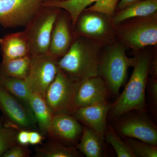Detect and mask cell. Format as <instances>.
I'll list each match as a JSON object with an SVG mask.
<instances>
[{"mask_svg":"<svg viewBox=\"0 0 157 157\" xmlns=\"http://www.w3.org/2000/svg\"><path fill=\"white\" fill-rule=\"evenodd\" d=\"M157 0H142L119 10L113 23L115 25L134 17H147L157 13Z\"/></svg>","mask_w":157,"mask_h":157,"instance_id":"cell-17","label":"cell"},{"mask_svg":"<svg viewBox=\"0 0 157 157\" xmlns=\"http://www.w3.org/2000/svg\"><path fill=\"white\" fill-rule=\"evenodd\" d=\"M110 94L107 85L101 76L82 80L75 98V108L76 109L107 101Z\"/></svg>","mask_w":157,"mask_h":157,"instance_id":"cell-12","label":"cell"},{"mask_svg":"<svg viewBox=\"0 0 157 157\" xmlns=\"http://www.w3.org/2000/svg\"><path fill=\"white\" fill-rule=\"evenodd\" d=\"M42 1H51V0H42Z\"/></svg>","mask_w":157,"mask_h":157,"instance_id":"cell-34","label":"cell"},{"mask_svg":"<svg viewBox=\"0 0 157 157\" xmlns=\"http://www.w3.org/2000/svg\"><path fill=\"white\" fill-rule=\"evenodd\" d=\"M17 141L18 144L27 146L29 144V132L26 130L20 131L17 135Z\"/></svg>","mask_w":157,"mask_h":157,"instance_id":"cell-30","label":"cell"},{"mask_svg":"<svg viewBox=\"0 0 157 157\" xmlns=\"http://www.w3.org/2000/svg\"><path fill=\"white\" fill-rule=\"evenodd\" d=\"M134 58L132 76L109 110L113 118H118L133 110L147 112L146 89L152 57L149 54L144 53Z\"/></svg>","mask_w":157,"mask_h":157,"instance_id":"cell-1","label":"cell"},{"mask_svg":"<svg viewBox=\"0 0 157 157\" xmlns=\"http://www.w3.org/2000/svg\"><path fill=\"white\" fill-rule=\"evenodd\" d=\"M134 62V58L128 57L124 45L120 43L107 46L101 54L98 76L104 79L110 93L118 94Z\"/></svg>","mask_w":157,"mask_h":157,"instance_id":"cell-3","label":"cell"},{"mask_svg":"<svg viewBox=\"0 0 157 157\" xmlns=\"http://www.w3.org/2000/svg\"><path fill=\"white\" fill-rule=\"evenodd\" d=\"M31 56L23 57L2 63L3 74L12 77L25 79L30 69Z\"/></svg>","mask_w":157,"mask_h":157,"instance_id":"cell-22","label":"cell"},{"mask_svg":"<svg viewBox=\"0 0 157 157\" xmlns=\"http://www.w3.org/2000/svg\"><path fill=\"white\" fill-rule=\"evenodd\" d=\"M0 86L30 109L29 102L31 92L25 79L2 74L0 75Z\"/></svg>","mask_w":157,"mask_h":157,"instance_id":"cell-21","label":"cell"},{"mask_svg":"<svg viewBox=\"0 0 157 157\" xmlns=\"http://www.w3.org/2000/svg\"><path fill=\"white\" fill-rule=\"evenodd\" d=\"M80 82L68 76L59 68L45 96V101L53 115L73 114L76 110L75 98Z\"/></svg>","mask_w":157,"mask_h":157,"instance_id":"cell-4","label":"cell"},{"mask_svg":"<svg viewBox=\"0 0 157 157\" xmlns=\"http://www.w3.org/2000/svg\"><path fill=\"white\" fill-rule=\"evenodd\" d=\"M101 53L96 42L78 38L57 62L59 68L68 76L81 80L98 76Z\"/></svg>","mask_w":157,"mask_h":157,"instance_id":"cell-2","label":"cell"},{"mask_svg":"<svg viewBox=\"0 0 157 157\" xmlns=\"http://www.w3.org/2000/svg\"><path fill=\"white\" fill-rule=\"evenodd\" d=\"M146 93L149 106L152 115L157 117V80L156 78L148 79L147 84Z\"/></svg>","mask_w":157,"mask_h":157,"instance_id":"cell-28","label":"cell"},{"mask_svg":"<svg viewBox=\"0 0 157 157\" xmlns=\"http://www.w3.org/2000/svg\"><path fill=\"white\" fill-rule=\"evenodd\" d=\"M29 103L40 131L43 134H47L53 115L45 98L36 93L31 92Z\"/></svg>","mask_w":157,"mask_h":157,"instance_id":"cell-18","label":"cell"},{"mask_svg":"<svg viewBox=\"0 0 157 157\" xmlns=\"http://www.w3.org/2000/svg\"><path fill=\"white\" fill-rule=\"evenodd\" d=\"M2 126V122H1V121L0 120V128Z\"/></svg>","mask_w":157,"mask_h":157,"instance_id":"cell-33","label":"cell"},{"mask_svg":"<svg viewBox=\"0 0 157 157\" xmlns=\"http://www.w3.org/2000/svg\"><path fill=\"white\" fill-rule=\"evenodd\" d=\"M17 133L9 127L0 128V157L8 150L17 144Z\"/></svg>","mask_w":157,"mask_h":157,"instance_id":"cell-26","label":"cell"},{"mask_svg":"<svg viewBox=\"0 0 157 157\" xmlns=\"http://www.w3.org/2000/svg\"><path fill=\"white\" fill-rule=\"evenodd\" d=\"M138 18L121 28L118 32L124 45L134 50H140L157 43L156 13Z\"/></svg>","mask_w":157,"mask_h":157,"instance_id":"cell-5","label":"cell"},{"mask_svg":"<svg viewBox=\"0 0 157 157\" xmlns=\"http://www.w3.org/2000/svg\"><path fill=\"white\" fill-rule=\"evenodd\" d=\"M98 0H51L42 3V6L47 8L61 9L70 14L73 26H75L79 15L88 6Z\"/></svg>","mask_w":157,"mask_h":157,"instance_id":"cell-20","label":"cell"},{"mask_svg":"<svg viewBox=\"0 0 157 157\" xmlns=\"http://www.w3.org/2000/svg\"><path fill=\"white\" fill-rule=\"evenodd\" d=\"M83 128L79 122L72 115L55 114L48 134L56 140L73 143L81 137Z\"/></svg>","mask_w":157,"mask_h":157,"instance_id":"cell-14","label":"cell"},{"mask_svg":"<svg viewBox=\"0 0 157 157\" xmlns=\"http://www.w3.org/2000/svg\"><path fill=\"white\" fill-rule=\"evenodd\" d=\"M126 141L132 148L135 157H157V145L134 138H127Z\"/></svg>","mask_w":157,"mask_h":157,"instance_id":"cell-25","label":"cell"},{"mask_svg":"<svg viewBox=\"0 0 157 157\" xmlns=\"http://www.w3.org/2000/svg\"><path fill=\"white\" fill-rule=\"evenodd\" d=\"M139 113L120 121L117 126L118 132L127 138H134L157 145V126L144 114L145 113Z\"/></svg>","mask_w":157,"mask_h":157,"instance_id":"cell-9","label":"cell"},{"mask_svg":"<svg viewBox=\"0 0 157 157\" xmlns=\"http://www.w3.org/2000/svg\"><path fill=\"white\" fill-rule=\"evenodd\" d=\"M84 11L86 12L81 13L75 25L78 33L96 40L107 38L111 31L110 17L99 12Z\"/></svg>","mask_w":157,"mask_h":157,"instance_id":"cell-11","label":"cell"},{"mask_svg":"<svg viewBox=\"0 0 157 157\" xmlns=\"http://www.w3.org/2000/svg\"><path fill=\"white\" fill-rule=\"evenodd\" d=\"M30 151L25 146L21 144H15L8 150L3 155V157H29Z\"/></svg>","mask_w":157,"mask_h":157,"instance_id":"cell-29","label":"cell"},{"mask_svg":"<svg viewBox=\"0 0 157 157\" xmlns=\"http://www.w3.org/2000/svg\"><path fill=\"white\" fill-rule=\"evenodd\" d=\"M40 11L28 25V29L25 31L29 42L31 56L48 53L52 33L58 17L56 10Z\"/></svg>","mask_w":157,"mask_h":157,"instance_id":"cell-6","label":"cell"},{"mask_svg":"<svg viewBox=\"0 0 157 157\" xmlns=\"http://www.w3.org/2000/svg\"><path fill=\"white\" fill-rule=\"evenodd\" d=\"M42 0H0V25L6 28L28 25L40 11Z\"/></svg>","mask_w":157,"mask_h":157,"instance_id":"cell-7","label":"cell"},{"mask_svg":"<svg viewBox=\"0 0 157 157\" xmlns=\"http://www.w3.org/2000/svg\"><path fill=\"white\" fill-rule=\"evenodd\" d=\"M71 34L67 20L58 17L54 26L48 53L57 59L64 55L71 45Z\"/></svg>","mask_w":157,"mask_h":157,"instance_id":"cell-16","label":"cell"},{"mask_svg":"<svg viewBox=\"0 0 157 157\" xmlns=\"http://www.w3.org/2000/svg\"><path fill=\"white\" fill-rule=\"evenodd\" d=\"M104 138V136L90 128L85 127L77 148L87 157L103 156Z\"/></svg>","mask_w":157,"mask_h":157,"instance_id":"cell-19","label":"cell"},{"mask_svg":"<svg viewBox=\"0 0 157 157\" xmlns=\"http://www.w3.org/2000/svg\"><path fill=\"white\" fill-rule=\"evenodd\" d=\"M120 0H98L84 11L97 12L110 17L114 14Z\"/></svg>","mask_w":157,"mask_h":157,"instance_id":"cell-27","label":"cell"},{"mask_svg":"<svg viewBox=\"0 0 157 157\" xmlns=\"http://www.w3.org/2000/svg\"><path fill=\"white\" fill-rule=\"evenodd\" d=\"M44 137L39 132L36 131L29 132V144L38 145L42 142Z\"/></svg>","mask_w":157,"mask_h":157,"instance_id":"cell-31","label":"cell"},{"mask_svg":"<svg viewBox=\"0 0 157 157\" xmlns=\"http://www.w3.org/2000/svg\"><path fill=\"white\" fill-rule=\"evenodd\" d=\"M2 63L23 57L31 56L30 47L25 32L6 35L0 39Z\"/></svg>","mask_w":157,"mask_h":157,"instance_id":"cell-15","label":"cell"},{"mask_svg":"<svg viewBox=\"0 0 157 157\" xmlns=\"http://www.w3.org/2000/svg\"><path fill=\"white\" fill-rule=\"evenodd\" d=\"M37 154L42 157H76L79 156L76 149L68 147L59 142L49 143L37 151Z\"/></svg>","mask_w":157,"mask_h":157,"instance_id":"cell-23","label":"cell"},{"mask_svg":"<svg viewBox=\"0 0 157 157\" xmlns=\"http://www.w3.org/2000/svg\"><path fill=\"white\" fill-rule=\"evenodd\" d=\"M107 101L93 105L80 107L72 116L86 127L104 136L107 128V117L112 105Z\"/></svg>","mask_w":157,"mask_h":157,"instance_id":"cell-13","label":"cell"},{"mask_svg":"<svg viewBox=\"0 0 157 157\" xmlns=\"http://www.w3.org/2000/svg\"><path fill=\"white\" fill-rule=\"evenodd\" d=\"M0 109L13 124L22 128H33L36 123L31 109L1 86Z\"/></svg>","mask_w":157,"mask_h":157,"instance_id":"cell-10","label":"cell"},{"mask_svg":"<svg viewBox=\"0 0 157 157\" xmlns=\"http://www.w3.org/2000/svg\"><path fill=\"white\" fill-rule=\"evenodd\" d=\"M104 137L114 149L117 157H135L128 142L122 140L112 127L107 126Z\"/></svg>","mask_w":157,"mask_h":157,"instance_id":"cell-24","label":"cell"},{"mask_svg":"<svg viewBox=\"0 0 157 157\" xmlns=\"http://www.w3.org/2000/svg\"><path fill=\"white\" fill-rule=\"evenodd\" d=\"M58 70L56 59L49 53L31 56L30 69L25 79L31 92L45 98L47 90Z\"/></svg>","mask_w":157,"mask_h":157,"instance_id":"cell-8","label":"cell"},{"mask_svg":"<svg viewBox=\"0 0 157 157\" xmlns=\"http://www.w3.org/2000/svg\"><path fill=\"white\" fill-rule=\"evenodd\" d=\"M142 0H120L117 9L121 10L131 6L134 3Z\"/></svg>","mask_w":157,"mask_h":157,"instance_id":"cell-32","label":"cell"}]
</instances>
